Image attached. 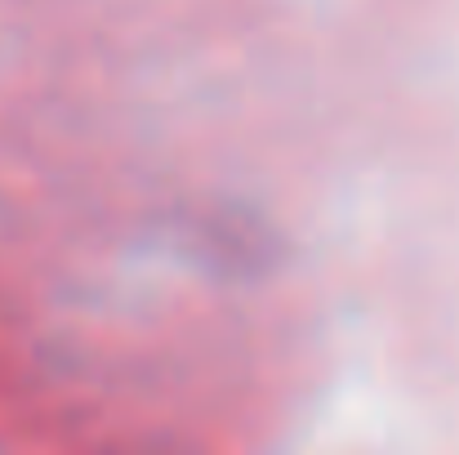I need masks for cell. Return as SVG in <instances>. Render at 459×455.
Here are the masks:
<instances>
[]
</instances>
